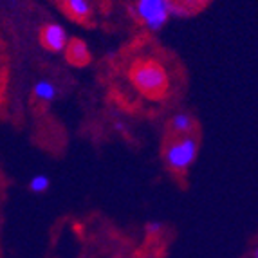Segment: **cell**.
Returning a JSON list of instances; mask_svg holds the SVG:
<instances>
[{
	"label": "cell",
	"mask_w": 258,
	"mask_h": 258,
	"mask_svg": "<svg viewBox=\"0 0 258 258\" xmlns=\"http://www.w3.org/2000/svg\"><path fill=\"white\" fill-rule=\"evenodd\" d=\"M170 130L177 136H191L195 130V119L188 112H177L170 119Z\"/></svg>",
	"instance_id": "obj_6"
},
{
	"label": "cell",
	"mask_w": 258,
	"mask_h": 258,
	"mask_svg": "<svg viewBox=\"0 0 258 258\" xmlns=\"http://www.w3.org/2000/svg\"><path fill=\"white\" fill-rule=\"evenodd\" d=\"M168 4H170V0H138L134 13L145 24L147 29L159 31L170 20Z\"/></svg>",
	"instance_id": "obj_3"
},
{
	"label": "cell",
	"mask_w": 258,
	"mask_h": 258,
	"mask_svg": "<svg viewBox=\"0 0 258 258\" xmlns=\"http://www.w3.org/2000/svg\"><path fill=\"white\" fill-rule=\"evenodd\" d=\"M114 126H116L117 130H121V132H125V130H126V125L123 123V121H117V123Z\"/></svg>",
	"instance_id": "obj_12"
},
{
	"label": "cell",
	"mask_w": 258,
	"mask_h": 258,
	"mask_svg": "<svg viewBox=\"0 0 258 258\" xmlns=\"http://www.w3.org/2000/svg\"><path fill=\"white\" fill-rule=\"evenodd\" d=\"M51 186V179L47 175H43V173H38V175L31 177L29 181V189L33 194H45Z\"/></svg>",
	"instance_id": "obj_9"
},
{
	"label": "cell",
	"mask_w": 258,
	"mask_h": 258,
	"mask_svg": "<svg viewBox=\"0 0 258 258\" xmlns=\"http://www.w3.org/2000/svg\"><path fill=\"white\" fill-rule=\"evenodd\" d=\"M175 2H179V4H182L184 8H188L191 13L194 11H199V9H203L204 6L210 2V0H175Z\"/></svg>",
	"instance_id": "obj_11"
},
{
	"label": "cell",
	"mask_w": 258,
	"mask_h": 258,
	"mask_svg": "<svg viewBox=\"0 0 258 258\" xmlns=\"http://www.w3.org/2000/svg\"><path fill=\"white\" fill-rule=\"evenodd\" d=\"M63 8L74 20H87L92 15V6L89 0H63Z\"/></svg>",
	"instance_id": "obj_7"
},
{
	"label": "cell",
	"mask_w": 258,
	"mask_h": 258,
	"mask_svg": "<svg viewBox=\"0 0 258 258\" xmlns=\"http://www.w3.org/2000/svg\"><path fill=\"white\" fill-rule=\"evenodd\" d=\"M69 42L67 31L60 24H47L40 31V43L43 49H47L51 52H61Z\"/></svg>",
	"instance_id": "obj_4"
},
{
	"label": "cell",
	"mask_w": 258,
	"mask_h": 258,
	"mask_svg": "<svg viewBox=\"0 0 258 258\" xmlns=\"http://www.w3.org/2000/svg\"><path fill=\"white\" fill-rule=\"evenodd\" d=\"M199 154V141L194 136H182L175 139L164 150V163L170 170L181 173L195 163Z\"/></svg>",
	"instance_id": "obj_2"
},
{
	"label": "cell",
	"mask_w": 258,
	"mask_h": 258,
	"mask_svg": "<svg viewBox=\"0 0 258 258\" xmlns=\"http://www.w3.org/2000/svg\"><path fill=\"white\" fill-rule=\"evenodd\" d=\"M130 82L141 94L154 99L163 98L170 85L164 67L154 60L136 61L130 69Z\"/></svg>",
	"instance_id": "obj_1"
},
{
	"label": "cell",
	"mask_w": 258,
	"mask_h": 258,
	"mask_svg": "<svg viewBox=\"0 0 258 258\" xmlns=\"http://www.w3.org/2000/svg\"><path fill=\"white\" fill-rule=\"evenodd\" d=\"M164 231V224L161 220H150L145 224V233L148 237H159L161 233Z\"/></svg>",
	"instance_id": "obj_10"
},
{
	"label": "cell",
	"mask_w": 258,
	"mask_h": 258,
	"mask_svg": "<svg viewBox=\"0 0 258 258\" xmlns=\"http://www.w3.org/2000/svg\"><path fill=\"white\" fill-rule=\"evenodd\" d=\"M33 94H35V98L40 99V101L51 103V101L56 99V96H58V89H56L54 83L49 82V80H40V82H36L35 87H33Z\"/></svg>",
	"instance_id": "obj_8"
},
{
	"label": "cell",
	"mask_w": 258,
	"mask_h": 258,
	"mask_svg": "<svg viewBox=\"0 0 258 258\" xmlns=\"http://www.w3.org/2000/svg\"><path fill=\"white\" fill-rule=\"evenodd\" d=\"M65 56H67V61L74 67H83L91 61V51L87 47V43L82 38H73L67 42L65 45Z\"/></svg>",
	"instance_id": "obj_5"
}]
</instances>
